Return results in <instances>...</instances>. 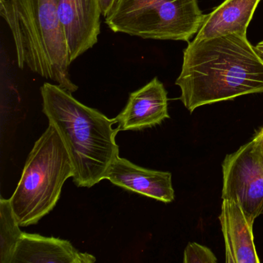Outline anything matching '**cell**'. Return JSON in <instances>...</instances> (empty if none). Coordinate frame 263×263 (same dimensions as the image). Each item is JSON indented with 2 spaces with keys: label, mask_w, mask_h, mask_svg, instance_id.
Listing matches in <instances>:
<instances>
[{
  "label": "cell",
  "mask_w": 263,
  "mask_h": 263,
  "mask_svg": "<svg viewBox=\"0 0 263 263\" xmlns=\"http://www.w3.org/2000/svg\"><path fill=\"white\" fill-rule=\"evenodd\" d=\"M116 0H99L101 13L104 18L109 14Z\"/></svg>",
  "instance_id": "9a60e30c"
},
{
  "label": "cell",
  "mask_w": 263,
  "mask_h": 263,
  "mask_svg": "<svg viewBox=\"0 0 263 263\" xmlns=\"http://www.w3.org/2000/svg\"><path fill=\"white\" fill-rule=\"evenodd\" d=\"M226 246V262L259 263L254 242L253 223L240 204L222 199L219 216Z\"/></svg>",
  "instance_id": "30bf717a"
},
{
  "label": "cell",
  "mask_w": 263,
  "mask_h": 263,
  "mask_svg": "<svg viewBox=\"0 0 263 263\" xmlns=\"http://www.w3.org/2000/svg\"><path fill=\"white\" fill-rule=\"evenodd\" d=\"M58 9L72 64L98 42L102 16L99 0H59Z\"/></svg>",
  "instance_id": "52a82bcc"
},
{
  "label": "cell",
  "mask_w": 263,
  "mask_h": 263,
  "mask_svg": "<svg viewBox=\"0 0 263 263\" xmlns=\"http://www.w3.org/2000/svg\"><path fill=\"white\" fill-rule=\"evenodd\" d=\"M24 232L13 212L10 198L0 199V263H11Z\"/></svg>",
  "instance_id": "4fadbf2b"
},
{
  "label": "cell",
  "mask_w": 263,
  "mask_h": 263,
  "mask_svg": "<svg viewBox=\"0 0 263 263\" xmlns=\"http://www.w3.org/2000/svg\"><path fill=\"white\" fill-rule=\"evenodd\" d=\"M217 258L210 249L196 242H190L184 249V263H216Z\"/></svg>",
  "instance_id": "5bb4252c"
},
{
  "label": "cell",
  "mask_w": 263,
  "mask_h": 263,
  "mask_svg": "<svg viewBox=\"0 0 263 263\" xmlns=\"http://www.w3.org/2000/svg\"><path fill=\"white\" fill-rule=\"evenodd\" d=\"M96 258L81 252L70 241L24 232L11 263H93Z\"/></svg>",
  "instance_id": "8fae6325"
},
{
  "label": "cell",
  "mask_w": 263,
  "mask_h": 263,
  "mask_svg": "<svg viewBox=\"0 0 263 263\" xmlns=\"http://www.w3.org/2000/svg\"><path fill=\"white\" fill-rule=\"evenodd\" d=\"M59 0H4L0 15L13 35L20 68L27 67L73 93L68 49L59 16Z\"/></svg>",
  "instance_id": "3957f363"
},
{
  "label": "cell",
  "mask_w": 263,
  "mask_h": 263,
  "mask_svg": "<svg viewBox=\"0 0 263 263\" xmlns=\"http://www.w3.org/2000/svg\"><path fill=\"white\" fill-rule=\"evenodd\" d=\"M222 199L237 201L246 216L255 221L263 214V155L258 135L222 163Z\"/></svg>",
  "instance_id": "8992f818"
},
{
  "label": "cell",
  "mask_w": 263,
  "mask_h": 263,
  "mask_svg": "<svg viewBox=\"0 0 263 263\" xmlns=\"http://www.w3.org/2000/svg\"><path fill=\"white\" fill-rule=\"evenodd\" d=\"M257 135H258L260 138V143H261V152H262L263 155V127L261 129H260L258 132H257Z\"/></svg>",
  "instance_id": "e0dca14e"
},
{
  "label": "cell",
  "mask_w": 263,
  "mask_h": 263,
  "mask_svg": "<svg viewBox=\"0 0 263 263\" xmlns=\"http://www.w3.org/2000/svg\"><path fill=\"white\" fill-rule=\"evenodd\" d=\"M4 0H0V3H3L4 2Z\"/></svg>",
  "instance_id": "ac0fdd59"
},
{
  "label": "cell",
  "mask_w": 263,
  "mask_h": 263,
  "mask_svg": "<svg viewBox=\"0 0 263 263\" xmlns=\"http://www.w3.org/2000/svg\"><path fill=\"white\" fill-rule=\"evenodd\" d=\"M255 49L258 52V54L263 58V41L255 46Z\"/></svg>",
  "instance_id": "2e32d148"
},
{
  "label": "cell",
  "mask_w": 263,
  "mask_h": 263,
  "mask_svg": "<svg viewBox=\"0 0 263 263\" xmlns=\"http://www.w3.org/2000/svg\"><path fill=\"white\" fill-rule=\"evenodd\" d=\"M167 92L158 78L129 95L122 111L114 118L120 130H141L170 118Z\"/></svg>",
  "instance_id": "ba28073f"
},
{
  "label": "cell",
  "mask_w": 263,
  "mask_h": 263,
  "mask_svg": "<svg viewBox=\"0 0 263 263\" xmlns=\"http://www.w3.org/2000/svg\"><path fill=\"white\" fill-rule=\"evenodd\" d=\"M43 112L58 130L73 164V181L78 187H91L105 179L119 157L114 119L87 107L58 84L41 87Z\"/></svg>",
  "instance_id": "7a4b0ae2"
},
{
  "label": "cell",
  "mask_w": 263,
  "mask_h": 263,
  "mask_svg": "<svg viewBox=\"0 0 263 263\" xmlns=\"http://www.w3.org/2000/svg\"><path fill=\"white\" fill-rule=\"evenodd\" d=\"M204 16L198 0H116L104 19L114 33L189 42Z\"/></svg>",
  "instance_id": "5b68a950"
},
{
  "label": "cell",
  "mask_w": 263,
  "mask_h": 263,
  "mask_svg": "<svg viewBox=\"0 0 263 263\" xmlns=\"http://www.w3.org/2000/svg\"><path fill=\"white\" fill-rule=\"evenodd\" d=\"M261 0H224L209 14L194 41H204L236 33L246 36L248 27Z\"/></svg>",
  "instance_id": "7c38bea8"
},
{
  "label": "cell",
  "mask_w": 263,
  "mask_h": 263,
  "mask_svg": "<svg viewBox=\"0 0 263 263\" xmlns=\"http://www.w3.org/2000/svg\"><path fill=\"white\" fill-rule=\"evenodd\" d=\"M192 113L201 106L263 93V58L243 35L189 42L175 81Z\"/></svg>",
  "instance_id": "6da1fadb"
},
{
  "label": "cell",
  "mask_w": 263,
  "mask_h": 263,
  "mask_svg": "<svg viewBox=\"0 0 263 263\" xmlns=\"http://www.w3.org/2000/svg\"><path fill=\"white\" fill-rule=\"evenodd\" d=\"M73 174L65 144L56 128L49 124L35 142L10 198L21 227L37 224L54 209L64 183Z\"/></svg>",
  "instance_id": "277c9868"
},
{
  "label": "cell",
  "mask_w": 263,
  "mask_h": 263,
  "mask_svg": "<svg viewBox=\"0 0 263 263\" xmlns=\"http://www.w3.org/2000/svg\"><path fill=\"white\" fill-rule=\"evenodd\" d=\"M170 172L144 168L120 156L114 161L105 179L125 190L164 203L175 200Z\"/></svg>",
  "instance_id": "9c48e42d"
}]
</instances>
